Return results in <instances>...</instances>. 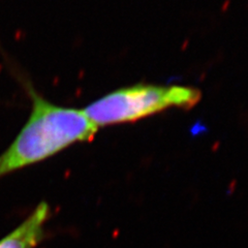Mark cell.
Returning a JSON list of instances; mask_svg holds the SVG:
<instances>
[{
	"label": "cell",
	"instance_id": "1",
	"mask_svg": "<svg viewBox=\"0 0 248 248\" xmlns=\"http://www.w3.org/2000/svg\"><path fill=\"white\" fill-rule=\"evenodd\" d=\"M25 86L31 112L17 137L0 154V179L55 156L75 144L90 142L98 131L82 108L55 105L30 82Z\"/></svg>",
	"mask_w": 248,
	"mask_h": 248
},
{
	"label": "cell",
	"instance_id": "2",
	"mask_svg": "<svg viewBox=\"0 0 248 248\" xmlns=\"http://www.w3.org/2000/svg\"><path fill=\"white\" fill-rule=\"evenodd\" d=\"M200 99L201 92L191 87L137 84L108 93L82 110L100 129L136 122L170 108H189Z\"/></svg>",
	"mask_w": 248,
	"mask_h": 248
},
{
	"label": "cell",
	"instance_id": "3",
	"mask_svg": "<svg viewBox=\"0 0 248 248\" xmlns=\"http://www.w3.org/2000/svg\"><path fill=\"white\" fill-rule=\"evenodd\" d=\"M50 217L48 203L42 202L20 226L0 240V248H35L46 236V223Z\"/></svg>",
	"mask_w": 248,
	"mask_h": 248
}]
</instances>
